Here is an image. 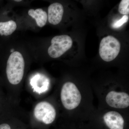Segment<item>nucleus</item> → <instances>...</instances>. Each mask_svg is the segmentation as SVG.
I'll use <instances>...</instances> for the list:
<instances>
[{
    "instance_id": "nucleus-1",
    "label": "nucleus",
    "mask_w": 129,
    "mask_h": 129,
    "mask_svg": "<svg viewBox=\"0 0 129 129\" xmlns=\"http://www.w3.org/2000/svg\"><path fill=\"white\" fill-rule=\"evenodd\" d=\"M25 62L22 55L14 51L9 56L7 62L6 74L11 84L17 85L21 83L24 74Z\"/></svg>"
},
{
    "instance_id": "nucleus-2",
    "label": "nucleus",
    "mask_w": 129,
    "mask_h": 129,
    "mask_svg": "<svg viewBox=\"0 0 129 129\" xmlns=\"http://www.w3.org/2000/svg\"><path fill=\"white\" fill-rule=\"evenodd\" d=\"M60 98L62 106L66 110L72 111L78 108L82 100L80 90L73 82L64 83L61 88Z\"/></svg>"
},
{
    "instance_id": "nucleus-3",
    "label": "nucleus",
    "mask_w": 129,
    "mask_h": 129,
    "mask_svg": "<svg viewBox=\"0 0 129 129\" xmlns=\"http://www.w3.org/2000/svg\"><path fill=\"white\" fill-rule=\"evenodd\" d=\"M120 44L117 39L108 36L102 39L100 44L99 53L102 60L106 62L113 61L120 52Z\"/></svg>"
},
{
    "instance_id": "nucleus-4",
    "label": "nucleus",
    "mask_w": 129,
    "mask_h": 129,
    "mask_svg": "<svg viewBox=\"0 0 129 129\" xmlns=\"http://www.w3.org/2000/svg\"><path fill=\"white\" fill-rule=\"evenodd\" d=\"M33 113L36 120L45 124L53 123L56 117V111L54 106L45 101L38 103L35 106Z\"/></svg>"
},
{
    "instance_id": "nucleus-5",
    "label": "nucleus",
    "mask_w": 129,
    "mask_h": 129,
    "mask_svg": "<svg viewBox=\"0 0 129 129\" xmlns=\"http://www.w3.org/2000/svg\"><path fill=\"white\" fill-rule=\"evenodd\" d=\"M51 43L48 48V54L51 57L55 58L60 57L70 49L73 42L69 36L62 35L53 37Z\"/></svg>"
},
{
    "instance_id": "nucleus-6",
    "label": "nucleus",
    "mask_w": 129,
    "mask_h": 129,
    "mask_svg": "<svg viewBox=\"0 0 129 129\" xmlns=\"http://www.w3.org/2000/svg\"><path fill=\"white\" fill-rule=\"evenodd\" d=\"M105 101L108 106L113 108L125 109L129 106V94L123 91H109L106 95Z\"/></svg>"
},
{
    "instance_id": "nucleus-7",
    "label": "nucleus",
    "mask_w": 129,
    "mask_h": 129,
    "mask_svg": "<svg viewBox=\"0 0 129 129\" xmlns=\"http://www.w3.org/2000/svg\"><path fill=\"white\" fill-rule=\"evenodd\" d=\"M103 119L110 129H123L125 121L121 114L117 111L107 112L103 116Z\"/></svg>"
},
{
    "instance_id": "nucleus-8",
    "label": "nucleus",
    "mask_w": 129,
    "mask_h": 129,
    "mask_svg": "<svg viewBox=\"0 0 129 129\" xmlns=\"http://www.w3.org/2000/svg\"><path fill=\"white\" fill-rule=\"evenodd\" d=\"M48 10L49 22L53 25L60 23L64 12L62 5L58 3H55L49 6Z\"/></svg>"
},
{
    "instance_id": "nucleus-9",
    "label": "nucleus",
    "mask_w": 129,
    "mask_h": 129,
    "mask_svg": "<svg viewBox=\"0 0 129 129\" xmlns=\"http://www.w3.org/2000/svg\"><path fill=\"white\" fill-rule=\"evenodd\" d=\"M29 16L35 19L37 25L40 27H42L46 24L47 19V13L41 8L34 10L30 9L28 11Z\"/></svg>"
},
{
    "instance_id": "nucleus-10",
    "label": "nucleus",
    "mask_w": 129,
    "mask_h": 129,
    "mask_svg": "<svg viewBox=\"0 0 129 129\" xmlns=\"http://www.w3.org/2000/svg\"><path fill=\"white\" fill-rule=\"evenodd\" d=\"M17 27L16 23L12 20L0 22V35L2 36L10 35L16 30Z\"/></svg>"
},
{
    "instance_id": "nucleus-11",
    "label": "nucleus",
    "mask_w": 129,
    "mask_h": 129,
    "mask_svg": "<svg viewBox=\"0 0 129 129\" xmlns=\"http://www.w3.org/2000/svg\"><path fill=\"white\" fill-rule=\"evenodd\" d=\"M119 12L121 14L126 15L129 13V0H122L119 6Z\"/></svg>"
},
{
    "instance_id": "nucleus-12",
    "label": "nucleus",
    "mask_w": 129,
    "mask_h": 129,
    "mask_svg": "<svg viewBox=\"0 0 129 129\" xmlns=\"http://www.w3.org/2000/svg\"><path fill=\"white\" fill-rule=\"evenodd\" d=\"M128 20V17L126 15H124L118 21H117L112 24V27L114 28L120 27L123 24L127 22Z\"/></svg>"
},
{
    "instance_id": "nucleus-13",
    "label": "nucleus",
    "mask_w": 129,
    "mask_h": 129,
    "mask_svg": "<svg viewBox=\"0 0 129 129\" xmlns=\"http://www.w3.org/2000/svg\"><path fill=\"white\" fill-rule=\"evenodd\" d=\"M0 129H11V126L6 123H0Z\"/></svg>"
},
{
    "instance_id": "nucleus-14",
    "label": "nucleus",
    "mask_w": 129,
    "mask_h": 129,
    "mask_svg": "<svg viewBox=\"0 0 129 129\" xmlns=\"http://www.w3.org/2000/svg\"><path fill=\"white\" fill-rule=\"evenodd\" d=\"M1 104H2V99L1 97V95H0V110L1 109Z\"/></svg>"
},
{
    "instance_id": "nucleus-15",
    "label": "nucleus",
    "mask_w": 129,
    "mask_h": 129,
    "mask_svg": "<svg viewBox=\"0 0 129 129\" xmlns=\"http://www.w3.org/2000/svg\"><path fill=\"white\" fill-rule=\"evenodd\" d=\"M14 1L16 2H21L22 1L21 0H17H17H16V1Z\"/></svg>"
}]
</instances>
